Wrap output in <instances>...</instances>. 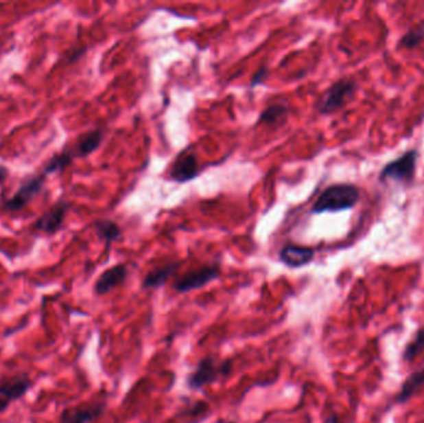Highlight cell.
<instances>
[{"mask_svg": "<svg viewBox=\"0 0 424 423\" xmlns=\"http://www.w3.org/2000/svg\"><path fill=\"white\" fill-rule=\"evenodd\" d=\"M70 203L58 200L54 205L40 216L34 224V229L44 232L46 235H55L62 229L67 212L70 210Z\"/></svg>", "mask_w": 424, "mask_h": 423, "instance_id": "30bf717a", "label": "cell"}, {"mask_svg": "<svg viewBox=\"0 0 424 423\" xmlns=\"http://www.w3.org/2000/svg\"><path fill=\"white\" fill-rule=\"evenodd\" d=\"M180 267V262H169L158 268L152 269L141 282L143 289H158L170 279V277Z\"/></svg>", "mask_w": 424, "mask_h": 423, "instance_id": "9a60e30c", "label": "cell"}, {"mask_svg": "<svg viewBox=\"0 0 424 423\" xmlns=\"http://www.w3.org/2000/svg\"><path fill=\"white\" fill-rule=\"evenodd\" d=\"M8 176H9V169L7 167L0 165V185L4 184V181L8 179Z\"/></svg>", "mask_w": 424, "mask_h": 423, "instance_id": "603a6c76", "label": "cell"}, {"mask_svg": "<svg viewBox=\"0 0 424 423\" xmlns=\"http://www.w3.org/2000/svg\"><path fill=\"white\" fill-rule=\"evenodd\" d=\"M73 159H75V157H73L71 150H64L61 153L55 154L50 161L44 167L43 174H45L47 176V175H51V174L62 172L66 168L70 167Z\"/></svg>", "mask_w": 424, "mask_h": 423, "instance_id": "d6986e66", "label": "cell"}, {"mask_svg": "<svg viewBox=\"0 0 424 423\" xmlns=\"http://www.w3.org/2000/svg\"><path fill=\"white\" fill-rule=\"evenodd\" d=\"M107 409L106 401L84 402L66 407L60 413L58 423H92L102 416Z\"/></svg>", "mask_w": 424, "mask_h": 423, "instance_id": "9c48e42d", "label": "cell"}, {"mask_svg": "<svg viewBox=\"0 0 424 423\" xmlns=\"http://www.w3.org/2000/svg\"><path fill=\"white\" fill-rule=\"evenodd\" d=\"M231 371V360L217 361L213 356H206L200 360L196 367L187 375V387L193 391H199L207 385L215 384L230 376Z\"/></svg>", "mask_w": 424, "mask_h": 423, "instance_id": "7a4b0ae2", "label": "cell"}, {"mask_svg": "<svg viewBox=\"0 0 424 423\" xmlns=\"http://www.w3.org/2000/svg\"><path fill=\"white\" fill-rule=\"evenodd\" d=\"M268 73H270L268 67H267L266 65L261 66V67L253 73V76H252L251 84H250L251 89H256L258 86L264 84L266 80H267V77H268Z\"/></svg>", "mask_w": 424, "mask_h": 423, "instance_id": "44dd1931", "label": "cell"}, {"mask_svg": "<svg viewBox=\"0 0 424 423\" xmlns=\"http://www.w3.org/2000/svg\"><path fill=\"white\" fill-rule=\"evenodd\" d=\"M422 353H424V327L418 329L413 339L407 344L402 354V359L411 364L412 361L417 359Z\"/></svg>", "mask_w": 424, "mask_h": 423, "instance_id": "ffe728a7", "label": "cell"}, {"mask_svg": "<svg viewBox=\"0 0 424 423\" xmlns=\"http://www.w3.org/2000/svg\"><path fill=\"white\" fill-rule=\"evenodd\" d=\"M200 170L198 154L193 148H187L181 150L174 159L173 164L169 170V179L179 184H185L199 176Z\"/></svg>", "mask_w": 424, "mask_h": 423, "instance_id": "ba28073f", "label": "cell"}, {"mask_svg": "<svg viewBox=\"0 0 424 423\" xmlns=\"http://www.w3.org/2000/svg\"><path fill=\"white\" fill-rule=\"evenodd\" d=\"M46 184L45 174H39L30 176L20 184L18 190L14 192L13 196L5 200L1 205L4 212H16L23 210L35 196L43 192Z\"/></svg>", "mask_w": 424, "mask_h": 423, "instance_id": "52a82bcc", "label": "cell"}, {"mask_svg": "<svg viewBox=\"0 0 424 423\" xmlns=\"http://www.w3.org/2000/svg\"><path fill=\"white\" fill-rule=\"evenodd\" d=\"M227 423H236V422H227Z\"/></svg>", "mask_w": 424, "mask_h": 423, "instance_id": "d4e9b609", "label": "cell"}, {"mask_svg": "<svg viewBox=\"0 0 424 423\" xmlns=\"http://www.w3.org/2000/svg\"><path fill=\"white\" fill-rule=\"evenodd\" d=\"M315 250L308 246L288 244L279 251V261L288 268H302L314 261Z\"/></svg>", "mask_w": 424, "mask_h": 423, "instance_id": "7c38bea8", "label": "cell"}, {"mask_svg": "<svg viewBox=\"0 0 424 423\" xmlns=\"http://www.w3.org/2000/svg\"><path fill=\"white\" fill-rule=\"evenodd\" d=\"M93 227H95L97 238L102 240L107 247H110V244L118 241L122 236L123 231L121 226L110 218L98 220L93 225Z\"/></svg>", "mask_w": 424, "mask_h": 423, "instance_id": "e0dca14e", "label": "cell"}, {"mask_svg": "<svg viewBox=\"0 0 424 423\" xmlns=\"http://www.w3.org/2000/svg\"><path fill=\"white\" fill-rule=\"evenodd\" d=\"M424 386V367L417 371L412 372L405 382L401 386L397 396L394 398L396 404H405L411 400Z\"/></svg>", "mask_w": 424, "mask_h": 423, "instance_id": "2e32d148", "label": "cell"}, {"mask_svg": "<svg viewBox=\"0 0 424 423\" xmlns=\"http://www.w3.org/2000/svg\"><path fill=\"white\" fill-rule=\"evenodd\" d=\"M103 139H104V132L102 129H92L90 132H86L84 135H81L76 144L70 150L75 158L84 159L98 150V148L102 146Z\"/></svg>", "mask_w": 424, "mask_h": 423, "instance_id": "4fadbf2b", "label": "cell"}, {"mask_svg": "<svg viewBox=\"0 0 424 423\" xmlns=\"http://www.w3.org/2000/svg\"><path fill=\"white\" fill-rule=\"evenodd\" d=\"M221 276V266L219 262L205 264L199 268L189 271L182 276L175 278L173 289L178 293H189L191 290L202 288L209 283L219 279Z\"/></svg>", "mask_w": 424, "mask_h": 423, "instance_id": "5b68a950", "label": "cell"}, {"mask_svg": "<svg viewBox=\"0 0 424 423\" xmlns=\"http://www.w3.org/2000/svg\"><path fill=\"white\" fill-rule=\"evenodd\" d=\"M290 113V107L288 103L274 102L261 112L258 115L257 126L263 127H281L287 122Z\"/></svg>", "mask_w": 424, "mask_h": 423, "instance_id": "5bb4252c", "label": "cell"}, {"mask_svg": "<svg viewBox=\"0 0 424 423\" xmlns=\"http://www.w3.org/2000/svg\"><path fill=\"white\" fill-rule=\"evenodd\" d=\"M32 380L26 372L14 375H4L0 378V413L5 412L8 407L25 396L32 389Z\"/></svg>", "mask_w": 424, "mask_h": 423, "instance_id": "8992f818", "label": "cell"}, {"mask_svg": "<svg viewBox=\"0 0 424 423\" xmlns=\"http://www.w3.org/2000/svg\"><path fill=\"white\" fill-rule=\"evenodd\" d=\"M339 422V417L338 415H335V413H331L330 416L325 420V422L324 423H338Z\"/></svg>", "mask_w": 424, "mask_h": 423, "instance_id": "cb8c5ba5", "label": "cell"}, {"mask_svg": "<svg viewBox=\"0 0 424 423\" xmlns=\"http://www.w3.org/2000/svg\"><path fill=\"white\" fill-rule=\"evenodd\" d=\"M86 52H87V50H86V47H82V49H78V50H76V52H73V54L71 55L70 64H73V62H76V61H78L80 58L84 56V54H86Z\"/></svg>", "mask_w": 424, "mask_h": 423, "instance_id": "7402d4cb", "label": "cell"}, {"mask_svg": "<svg viewBox=\"0 0 424 423\" xmlns=\"http://www.w3.org/2000/svg\"><path fill=\"white\" fill-rule=\"evenodd\" d=\"M419 152L417 149H410L402 154L397 159L387 163L379 172V180L381 183L396 181L403 185H410L414 181L417 172Z\"/></svg>", "mask_w": 424, "mask_h": 423, "instance_id": "277c9868", "label": "cell"}, {"mask_svg": "<svg viewBox=\"0 0 424 423\" xmlns=\"http://www.w3.org/2000/svg\"><path fill=\"white\" fill-rule=\"evenodd\" d=\"M357 84L350 78H340L318 98L315 111L322 115H334L353 100Z\"/></svg>", "mask_w": 424, "mask_h": 423, "instance_id": "3957f363", "label": "cell"}, {"mask_svg": "<svg viewBox=\"0 0 424 423\" xmlns=\"http://www.w3.org/2000/svg\"><path fill=\"white\" fill-rule=\"evenodd\" d=\"M129 276L128 266L126 263H118L108 269L103 271L97 278L93 290L96 295H104L112 292L117 287L122 286Z\"/></svg>", "mask_w": 424, "mask_h": 423, "instance_id": "8fae6325", "label": "cell"}, {"mask_svg": "<svg viewBox=\"0 0 424 423\" xmlns=\"http://www.w3.org/2000/svg\"><path fill=\"white\" fill-rule=\"evenodd\" d=\"M360 189L353 184L341 183L330 185L319 195L311 206L310 212L320 215L325 212H340L351 210L360 201Z\"/></svg>", "mask_w": 424, "mask_h": 423, "instance_id": "6da1fadb", "label": "cell"}, {"mask_svg": "<svg viewBox=\"0 0 424 423\" xmlns=\"http://www.w3.org/2000/svg\"><path fill=\"white\" fill-rule=\"evenodd\" d=\"M424 43V20L418 21L416 25L411 27L408 32L399 40V46L405 50H413Z\"/></svg>", "mask_w": 424, "mask_h": 423, "instance_id": "ac0fdd59", "label": "cell"}]
</instances>
